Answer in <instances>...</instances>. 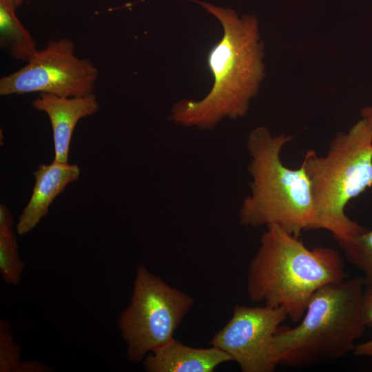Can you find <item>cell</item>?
<instances>
[{
    "instance_id": "30bf717a",
    "label": "cell",
    "mask_w": 372,
    "mask_h": 372,
    "mask_svg": "<svg viewBox=\"0 0 372 372\" xmlns=\"http://www.w3.org/2000/svg\"><path fill=\"white\" fill-rule=\"evenodd\" d=\"M77 165L54 161L41 164L34 172V185L30 198L19 216L17 231L22 236L31 231L45 217L50 205L66 187L80 176Z\"/></svg>"
},
{
    "instance_id": "d6986e66",
    "label": "cell",
    "mask_w": 372,
    "mask_h": 372,
    "mask_svg": "<svg viewBox=\"0 0 372 372\" xmlns=\"http://www.w3.org/2000/svg\"><path fill=\"white\" fill-rule=\"evenodd\" d=\"M14 3L15 4V6L17 7H18L20 4H21L23 1H27V0H12Z\"/></svg>"
},
{
    "instance_id": "6da1fadb",
    "label": "cell",
    "mask_w": 372,
    "mask_h": 372,
    "mask_svg": "<svg viewBox=\"0 0 372 372\" xmlns=\"http://www.w3.org/2000/svg\"><path fill=\"white\" fill-rule=\"evenodd\" d=\"M223 28L220 39L210 49L207 63L211 88L202 99L175 103L169 119L183 127L211 130L224 118L237 119L249 110L265 76L263 47L256 17H241L231 8L197 1Z\"/></svg>"
},
{
    "instance_id": "52a82bcc",
    "label": "cell",
    "mask_w": 372,
    "mask_h": 372,
    "mask_svg": "<svg viewBox=\"0 0 372 372\" xmlns=\"http://www.w3.org/2000/svg\"><path fill=\"white\" fill-rule=\"evenodd\" d=\"M72 40L50 41L26 64L0 79V95L46 93L80 97L93 93L99 72L88 59L74 54Z\"/></svg>"
},
{
    "instance_id": "e0dca14e",
    "label": "cell",
    "mask_w": 372,
    "mask_h": 372,
    "mask_svg": "<svg viewBox=\"0 0 372 372\" xmlns=\"http://www.w3.org/2000/svg\"><path fill=\"white\" fill-rule=\"evenodd\" d=\"M14 220L8 207L4 204L0 205V229H12Z\"/></svg>"
},
{
    "instance_id": "8fae6325",
    "label": "cell",
    "mask_w": 372,
    "mask_h": 372,
    "mask_svg": "<svg viewBox=\"0 0 372 372\" xmlns=\"http://www.w3.org/2000/svg\"><path fill=\"white\" fill-rule=\"evenodd\" d=\"M229 361L231 357L220 348H194L173 338L148 353L143 366L148 372H212Z\"/></svg>"
},
{
    "instance_id": "2e32d148",
    "label": "cell",
    "mask_w": 372,
    "mask_h": 372,
    "mask_svg": "<svg viewBox=\"0 0 372 372\" xmlns=\"http://www.w3.org/2000/svg\"><path fill=\"white\" fill-rule=\"evenodd\" d=\"M364 316L367 327H372V287H365ZM352 353L355 356L369 358L372 360V338L358 343Z\"/></svg>"
},
{
    "instance_id": "5b68a950",
    "label": "cell",
    "mask_w": 372,
    "mask_h": 372,
    "mask_svg": "<svg viewBox=\"0 0 372 372\" xmlns=\"http://www.w3.org/2000/svg\"><path fill=\"white\" fill-rule=\"evenodd\" d=\"M301 165L309 182L317 229L330 231L339 244L365 231L344 209L372 187V127L368 121L362 118L348 132H338L324 156L308 149Z\"/></svg>"
},
{
    "instance_id": "ac0fdd59",
    "label": "cell",
    "mask_w": 372,
    "mask_h": 372,
    "mask_svg": "<svg viewBox=\"0 0 372 372\" xmlns=\"http://www.w3.org/2000/svg\"><path fill=\"white\" fill-rule=\"evenodd\" d=\"M361 114L362 118L368 121L372 127V107L363 108Z\"/></svg>"
},
{
    "instance_id": "9a60e30c",
    "label": "cell",
    "mask_w": 372,
    "mask_h": 372,
    "mask_svg": "<svg viewBox=\"0 0 372 372\" xmlns=\"http://www.w3.org/2000/svg\"><path fill=\"white\" fill-rule=\"evenodd\" d=\"M24 266L18 251L15 233L12 229H0V272L3 281L17 285Z\"/></svg>"
},
{
    "instance_id": "9c48e42d",
    "label": "cell",
    "mask_w": 372,
    "mask_h": 372,
    "mask_svg": "<svg viewBox=\"0 0 372 372\" xmlns=\"http://www.w3.org/2000/svg\"><path fill=\"white\" fill-rule=\"evenodd\" d=\"M32 106L48 115L53 134L54 161L60 163H68L70 141L78 122L99 110L94 92L80 97H61L40 93L32 101Z\"/></svg>"
},
{
    "instance_id": "277c9868",
    "label": "cell",
    "mask_w": 372,
    "mask_h": 372,
    "mask_svg": "<svg viewBox=\"0 0 372 372\" xmlns=\"http://www.w3.org/2000/svg\"><path fill=\"white\" fill-rule=\"evenodd\" d=\"M292 136H273L264 126L249 134L248 171L251 194L240 208V225L252 227L277 226L299 238L302 231L317 229L310 185L304 168L290 169L282 162L283 147Z\"/></svg>"
},
{
    "instance_id": "7c38bea8",
    "label": "cell",
    "mask_w": 372,
    "mask_h": 372,
    "mask_svg": "<svg viewBox=\"0 0 372 372\" xmlns=\"http://www.w3.org/2000/svg\"><path fill=\"white\" fill-rule=\"evenodd\" d=\"M12 0H0V45L14 59L27 63L37 50L30 33L16 15Z\"/></svg>"
},
{
    "instance_id": "7a4b0ae2",
    "label": "cell",
    "mask_w": 372,
    "mask_h": 372,
    "mask_svg": "<svg viewBox=\"0 0 372 372\" xmlns=\"http://www.w3.org/2000/svg\"><path fill=\"white\" fill-rule=\"evenodd\" d=\"M347 278L344 261L330 247H307L298 238L268 226L247 271V293L254 302L282 307L299 322L320 287Z\"/></svg>"
},
{
    "instance_id": "5bb4252c",
    "label": "cell",
    "mask_w": 372,
    "mask_h": 372,
    "mask_svg": "<svg viewBox=\"0 0 372 372\" xmlns=\"http://www.w3.org/2000/svg\"><path fill=\"white\" fill-rule=\"evenodd\" d=\"M349 262L362 272L366 287H372V229L365 231L339 244Z\"/></svg>"
},
{
    "instance_id": "ba28073f",
    "label": "cell",
    "mask_w": 372,
    "mask_h": 372,
    "mask_svg": "<svg viewBox=\"0 0 372 372\" xmlns=\"http://www.w3.org/2000/svg\"><path fill=\"white\" fill-rule=\"evenodd\" d=\"M287 318L282 307L238 304L209 344L228 353L242 372H272L277 366L271 358L272 339Z\"/></svg>"
},
{
    "instance_id": "8992f818",
    "label": "cell",
    "mask_w": 372,
    "mask_h": 372,
    "mask_svg": "<svg viewBox=\"0 0 372 372\" xmlns=\"http://www.w3.org/2000/svg\"><path fill=\"white\" fill-rule=\"evenodd\" d=\"M194 303L191 296L138 265L130 302L118 320L128 360L138 363L148 353L173 339Z\"/></svg>"
},
{
    "instance_id": "4fadbf2b",
    "label": "cell",
    "mask_w": 372,
    "mask_h": 372,
    "mask_svg": "<svg viewBox=\"0 0 372 372\" xmlns=\"http://www.w3.org/2000/svg\"><path fill=\"white\" fill-rule=\"evenodd\" d=\"M21 349L14 341L10 326L6 320L0 321V371L45 372L48 367L36 361L22 362Z\"/></svg>"
},
{
    "instance_id": "3957f363",
    "label": "cell",
    "mask_w": 372,
    "mask_h": 372,
    "mask_svg": "<svg viewBox=\"0 0 372 372\" xmlns=\"http://www.w3.org/2000/svg\"><path fill=\"white\" fill-rule=\"evenodd\" d=\"M362 277L327 284L311 296L293 327L280 326L271 342L276 365L304 367L353 353L368 328L364 316Z\"/></svg>"
}]
</instances>
